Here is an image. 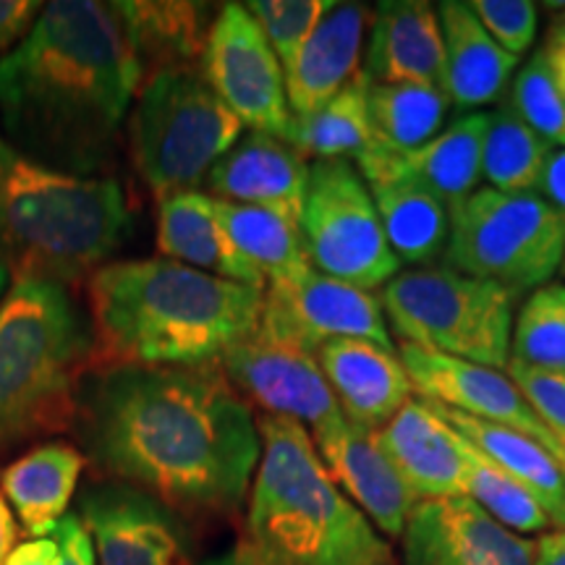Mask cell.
I'll return each mask as SVG.
<instances>
[{"label": "cell", "mask_w": 565, "mask_h": 565, "mask_svg": "<svg viewBox=\"0 0 565 565\" xmlns=\"http://www.w3.org/2000/svg\"><path fill=\"white\" fill-rule=\"evenodd\" d=\"M76 427L97 469L194 513L238 511L263 458L249 401L217 364H108L82 383Z\"/></svg>", "instance_id": "1"}, {"label": "cell", "mask_w": 565, "mask_h": 565, "mask_svg": "<svg viewBox=\"0 0 565 565\" xmlns=\"http://www.w3.org/2000/svg\"><path fill=\"white\" fill-rule=\"evenodd\" d=\"M141 84L113 3L55 0L0 58L3 139L40 166L92 179L116 158Z\"/></svg>", "instance_id": "2"}, {"label": "cell", "mask_w": 565, "mask_h": 565, "mask_svg": "<svg viewBox=\"0 0 565 565\" xmlns=\"http://www.w3.org/2000/svg\"><path fill=\"white\" fill-rule=\"evenodd\" d=\"M265 291L173 259L103 265L89 309L108 364H215L263 320Z\"/></svg>", "instance_id": "3"}, {"label": "cell", "mask_w": 565, "mask_h": 565, "mask_svg": "<svg viewBox=\"0 0 565 565\" xmlns=\"http://www.w3.org/2000/svg\"><path fill=\"white\" fill-rule=\"evenodd\" d=\"M263 458L252 484L246 542L259 565H401L391 542L324 469L312 435L286 416L257 422Z\"/></svg>", "instance_id": "4"}, {"label": "cell", "mask_w": 565, "mask_h": 565, "mask_svg": "<svg viewBox=\"0 0 565 565\" xmlns=\"http://www.w3.org/2000/svg\"><path fill=\"white\" fill-rule=\"evenodd\" d=\"M131 231L121 183L40 166L0 134V263L53 282L97 273Z\"/></svg>", "instance_id": "5"}, {"label": "cell", "mask_w": 565, "mask_h": 565, "mask_svg": "<svg viewBox=\"0 0 565 565\" xmlns=\"http://www.w3.org/2000/svg\"><path fill=\"white\" fill-rule=\"evenodd\" d=\"M95 333L66 286L13 278L0 301V450L76 419Z\"/></svg>", "instance_id": "6"}, {"label": "cell", "mask_w": 565, "mask_h": 565, "mask_svg": "<svg viewBox=\"0 0 565 565\" xmlns=\"http://www.w3.org/2000/svg\"><path fill=\"white\" fill-rule=\"evenodd\" d=\"M393 338L416 349L505 370L511 362L515 303L498 282L448 265L412 267L380 291Z\"/></svg>", "instance_id": "7"}, {"label": "cell", "mask_w": 565, "mask_h": 565, "mask_svg": "<svg viewBox=\"0 0 565 565\" xmlns=\"http://www.w3.org/2000/svg\"><path fill=\"white\" fill-rule=\"evenodd\" d=\"M242 134L244 124L212 92L202 68L160 71L137 95L129 121L131 160L162 200L207 181Z\"/></svg>", "instance_id": "8"}, {"label": "cell", "mask_w": 565, "mask_h": 565, "mask_svg": "<svg viewBox=\"0 0 565 565\" xmlns=\"http://www.w3.org/2000/svg\"><path fill=\"white\" fill-rule=\"evenodd\" d=\"M445 265L521 299L553 282L565 259V221L536 192L479 186L450 210Z\"/></svg>", "instance_id": "9"}, {"label": "cell", "mask_w": 565, "mask_h": 565, "mask_svg": "<svg viewBox=\"0 0 565 565\" xmlns=\"http://www.w3.org/2000/svg\"><path fill=\"white\" fill-rule=\"evenodd\" d=\"M299 231L309 263L330 278L377 291L401 273L377 204L353 160H317L309 166Z\"/></svg>", "instance_id": "10"}, {"label": "cell", "mask_w": 565, "mask_h": 565, "mask_svg": "<svg viewBox=\"0 0 565 565\" xmlns=\"http://www.w3.org/2000/svg\"><path fill=\"white\" fill-rule=\"evenodd\" d=\"M202 76L252 131L288 139L294 113L286 71L246 3H225L210 26Z\"/></svg>", "instance_id": "11"}, {"label": "cell", "mask_w": 565, "mask_h": 565, "mask_svg": "<svg viewBox=\"0 0 565 565\" xmlns=\"http://www.w3.org/2000/svg\"><path fill=\"white\" fill-rule=\"evenodd\" d=\"M259 328L312 353L341 338L398 349L387 328L380 296L322 275L315 267L265 288Z\"/></svg>", "instance_id": "12"}, {"label": "cell", "mask_w": 565, "mask_h": 565, "mask_svg": "<svg viewBox=\"0 0 565 565\" xmlns=\"http://www.w3.org/2000/svg\"><path fill=\"white\" fill-rule=\"evenodd\" d=\"M215 364L249 406L299 422L309 435L322 433L343 416L315 353L263 328L231 345Z\"/></svg>", "instance_id": "13"}, {"label": "cell", "mask_w": 565, "mask_h": 565, "mask_svg": "<svg viewBox=\"0 0 565 565\" xmlns=\"http://www.w3.org/2000/svg\"><path fill=\"white\" fill-rule=\"evenodd\" d=\"M398 353L419 398L471 416V419L500 424V427H511L515 433L534 437L563 463L561 443L536 419L532 406L526 404L505 370L443 356V353L416 349L408 343H398Z\"/></svg>", "instance_id": "14"}, {"label": "cell", "mask_w": 565, "mask_h": 565, "mask_svg": "<svg viewBox=\"0 0 565 565\" xmlns=\"http://www.w3.org/2000/svg\"><path fill=\"white\" fill-rule=\"evenodd\" d=\"M401 565H534V540L469 498L422 500L401 534Z\"/></svg>", "instance_id": "15"}, {"label": "cell", "mask_w": 565, "mask_h": 565, "mask_svg": "<svg viewBox=\"0 0 565 565\" xmlns=\"http://www.w3.org/2000/svg\"><path fill=\"white\" fill-rule=\"evenodd\" d=\"M79 519L97 565H192L179 519L137 487H92L79 503Z\"/></svg>", "instance_id": "16"}, {"label": "cell", "mask_w": 565, "mask_h": 565, "mask_svg": "<svg viewBox=\"0 0 565 565\" xmlns=\"http://www.w3.org/2000/svg\"><path fill=\"white\" fill-rule=\"evenodd\" d=\"M317 456L345 498L377 526L387 540H401L416 498L387 461L372 429L341 416L312 435Z\"/></svg>", "instance_id": "17"}, {"label": "cell", "mask_w": 565, "mask_h": 565, "mask_svg": "<svg viewBox=\"0 0 565 565\" xmlns=\"http://www.w3.org/2000/svg\"><path fill=\"white\" fill-rule=\"evenodd\" d=\"M315 356L345 419L372 433L383 429L416 395L398 349L341 338L324 343Z\"/></svg>", "instance_id": "18"}, {"label": "cell", "mask_w": 565, "mask_h": 565, "mask_svg": "<svg viewBox=\"0 0 565 565\" xmlns=\"http://www.w3.org/2000/svg\"><path fill=\"white\" fill-rule=\"evenodd\" d=\"M377 443L412 490L422 500L463 498L461 437L429 401L414 395L408 404L377 429Z\"/></svg>", "instance_id": "19"}, {"label": "cell", "mask_w": 565, "mask_h": 565, "mask_svg": "<svg viewBox=\"0 0 565 565\" xmlns=\"http://www.w3.org/2000/svg\"><path fill=\"white\" fill-rule=\"evenodd\" d=\"M309 183V162L286 139L252 131L207 175L210 196L263 207L299 223Z\"/></svg>", "instance_id": "20"}, {"label": "cell", "mask_w": 565, "mask_h": 565, "mask_svg": "<svg viewBox=\"0 0 565 565\" xmlns=\"http://www.w3.org/2000/svg\"><path fill=\"white\" fill-rule=\"evenodd\" d=\"M487 110L463 113L437 134L433 141L406 154L366 150L356 158L359 173H398L440 196L450 210L469 200L482 183L484 137L490 129Z\"/></svg>", "instance_id": "21"}, {"label": "cell", "mask_w": 565, "mask_h": 565, "mask_svg": "<svg viewBox=\"0 0 565 565\" xmlns=\"http://www.w3.org/2000/svg\"><path fill=\"white\" fill-rule=\"evenodd\" d=\"M370 84L443 87L445 40L437 6L427 0H391L374 9L364 51Z\"/></svg>", "instance_id": "22"}, {"label": "cell", "mask_w": 565, "mask_h": 565, "mask_svg": "<svg viewBox=\"0 0 565 565\" xmlns=\"http://www.w3.org/2000/svg\"><path fill=\"white\" fill-rule=\"evenodd\" d=\"M374 11L364 3H333L303 42L291 68L286 92L294 118H303L333 100L359 74Z\"/></svg>", "instance_id": "23"}, {"label": "cell", "mask_w": 565, "mask_h": 565, "mask_svg": "<svg viewBox=\"0 0 565 565\" xmlns=\"http://www.w3.org/2000/svg\"><path fill=\"white\" fill-rule=\"evenodd\" d=\"M158 249L173 263L265 291L267 282L231 244L215 210V196L189 189L160 200Z\"/></svg>", "instance_id": "24"}, {"label": "cell", "mask_w": 565, "mask_h": 565, "mask_svg": "<svg viewBox=\"0 0 565 565\" xmlns=\"http://www.w3.org/2000/svg\"><path fill=\"white\" fill-rule=\"evenodd\" d=\"M445 40L443 89L458 110H477L500 100L519 71V58L494 42L461 0L437 6Z\"/></svg>", "instance_id": "25"}, {"label": "cell", "mask_w": 565, "mask_h": 565, "mask_svg": "<svg viewBox=\"0 0 565 565\" xmlns=\"http://www.w3.org/2000/svg\"><path fill=\"white\" fill-rule=\"evenodd\" d=\"M121 17L134 53L145 76L160 71L202 68L210 26L215 17L204 3H175V0H126L113 3Z\"/></svg>", "instance_id": "26"}, {"label": "cell", "mask_w": 565, "mask_h": 565, "mask_svg": "<svg viewBox=\"0 0 565 565\" xmlns=\"http://www.w3.org/2000/svg\"><path fill=\"white\" fill-rule=\"evenodd\" d=\"M82 466L84 458L74 445L45 443L0 471V492L26 534L34 540L51 536L66 519Z\"/></svg>", "instance_id": "27"}, {"label": "cell", "mask_w": 565, "mask_h": 565, "mask_svg": "<svg viewBox=\"0 0 565 565\" xmlns=\"http://www.w3.org/2000/svg\"><path fill=\"white\" fill-rule=\"evenodd\" d=\"M380 223L401 265L427 267L450 238V207L427 186L398 173H366Z\"/></svg>", "instance_id": "28"}, {"label": "cell", "mask_w": 565, "mask_h": 565, "mask_svg": "<svg viewBox=\"0 0 565 565\" xmlns=\"http://www.w3.org/2000/svg\"><path fill=\"white\" fill-rule=\"evenodd\" d=\"M435 406V412L443 416L466 443L475 445L479 454H484L492 463L508 471L513 479H519L526 490L534 492V498L545 505L550 519H557L565 500V466L555 454H550L542 443L524 433H515L511 427H500L482 419H471L450 408Z\"/></svg>", "instance_id": "29"}, {"label": "cell", "mask_w": 565, "mask_h": 565, "mask_svg": "<svg viewBox=\"0 0 565 565\" xmlns=\"http://www.w3.org/2000/svg\"><path fill=\"white\" fill-rule=\"evenodd\" d=\"M370 126L374 150L406 154L445 129L454 105L443 87L429 84H370Z\"/></svg>", "instance_id": "30"}, {"label": "cell", "mask_w": 565, "mask_h": 565, "mask_svg": "<svg viewBox=\"0 0 565 565\" xmlns=\"http://www.w3.org/2000/svg\"><path fill=\"white\" fill-rule=\"evenodd\" d=\"M215 210L231 244L263 275L267 286L291 280L312 267L303 249L299 223L288 221L278 212L223 200H215Z\"/></svg>", "instance_id": "31"}, {"label": "cell", "mask_w": 565, "mask_h": 565, "mask_svg": "<svg viewBox=\"0 0 565 565\" xmlns=\"http://www.w3.org/2000/svg\"><path fill=\"white\" fill-rule=\"evenodd\" d=\"M370 79L359 71L333 100L303 118H294L288 145L303 158L317 160H356L372 145L370 126Z\"/></svg>", "instance_id": "32"}, {"label": "cell", "mask_w": 565, "mask_h": 565, "mask_svg": "<svg viewBox=\"0 0 565 565\" xmlns=\"http://www.w3.org/2000/svg\"><path fill=\"white\" fill-rule=\"evenodd\" d=\"M555 147L534 134L511 108L492 110L484 137L482 181L498 192H534Z\"/></svg>", "instance_id": "33"}, {"label": "cell", "mask_w": 565, "mask_h": 565, "mask_svg": "<svg viewBox=\"0 0 565 565\" xmlns=\"http://www.w3.org/2000/svg\"><path fill=\"white\" fill-rule=\"evenodd\" d=\"M461 437V435H458ZM463 445V498L475 500L484 513L494 521L511 529L515 534L545 532L550 526V513L545 505L526 490L519 479L492 463L484 454H479L475 445L461 437Z\"/></svg>", "instance_id": "34"}, {"label": "cell", "mask_w": 565, "mask_h": 565, "mask_svg": "<svg viewBox=\"0 0 565 565\" xmlns=\"http://www.w3.org/2000/svg\"><path fill=\"white\" fill-rule=\"evenodd\" d=\"M511 362L565 370V282H547L521 301L511 333Z\"/></svg>", "instance_id": "35"}, {"label": "cell", "mask_w": 565, "mask_h": 565, "mask_svg": "<svg viewBox=\"0 0 565 565\" xmlns=\"http://www.w3.org/2000/svg\"><path fill=\"white\" fill-rule=\"evenodd\" d=\"M508 108L547 145L565 147V92L542 53H534L515 71Z\"/></svg>", "instance_id": "36"}, {"label": "cell", "mask_w": 565, "mask_h": 565, "mask_svg": "<svg viewBox=\"0 0 565 565\" xmlns=\"http://www.w3.org/2000/svg\"><path fill=\"white\" fill-rule=\"evenodd\" d=\"M330 6V0H252L246 9L265 32L282 71H288Z\"/></svg>", "instance_id": "37"}, {"label": "cell", "mask_w": 565, "mask_h": 565, "mask_svg": "<svg viewBox=\"0 0 565 565\" xmlns=\"http://www.w3.org/2000/svg\"><path fill=\"white\" fill-rule=\"evenodd\" d=\"M466 6L484 32L513 58L521 61V55L532 51L540 30V11L532 0H471Z\"/></svg>", "instance_id": "38"}, {"label": "cell", "mask_w": 565, "mask_h": 565, "mask_svg": "<svg viewBox=\"0 0 565 565\" xmlns=\"http://www.w3.org/2000/svg\"><path fill=\"white\" fill-rule=\"evenodd\" d=\"M508 377L513 380L526 404L532 406L555 440L565 445V370H536L519 362H508Z\"/></svg>", "instance_id": "39"}, {"label": "cell", "mask_w": 565, "mask_h": 565, "mask_svg": "<svg viewBox=\"0 0 565 565\" xmlns=\"http://www.w3.org/2000/svg\"><path fill=\"white\" fill-rule=\"evenodd\" d=\"M58 542V565H97L95 547L79 515H66L51 534Z\"/></svg>", "instance_id": "40"}, {"label": "cell", "mask_w": 565, "mask_h": 565, "mask_svg": "<svg viewBox=\"0 0 565 565\" xmlns=\"http://www.w3.org/2000/svg\"><path fill=\"white\" fill-rule=\"evenodd\" d=\"M40 13L38 0H0V55L26 38Z\"/></svg>", "instance_id": "41"}, {"label": "cell", "mask_w": 565, "mask_h": 565, "mask_svg": "<svg viewBox=\"0 0 565 565\" xmlns=\"http://www.w3.org/2000/svg\"><path fill=\"white\" fill-rule=\"evenodd\" d=\"M536 194L565 221V147H555L536 181Z\"/></svg>", "instance_id": "42"}, {"label": "cell", "mask_w": 565, "mask_h": 565, "mask_svg": "<svg viewBox=\"0 0 565 565\" xmlns=\"http://www.w3.org/2000/svg\"><path fill=\"white\" fill-rule=\"evenodd\" d=\"M545 9H555L550 13V26H547V38L545 45L540 47L542 58L547 61L550 71L561 84V89L565 92V3H547Z\"/></svg>", "instance_id": "43"}, {"label": "cell", "mask_w": 565, "mask_h": 565, "mask_svg": "<svg viewBox=\"0 0 565 565\" xmlns=\"http://www.w3.org/2000/svg\"><path fill=\"white\" fill-rule=\"evenodd\" d=\"M58 542L53 536H42V540L21 542V545L13 547L6 565H58Z\"/></svg>", "instance_id": "44"}, {"label": "cell", "mask_w": 565, "mask_h": 565, "mask_svg": "<svg viewBox=\"0 0 565 565\" xmlns=\"http://www.w3.org/2000/svg\"><path fill=\"white\" fill-rule=\"evenodd\" d=\"M534 565H565V532H550L534 540Z\"/></svg>", "instance_id": "45"}, {"label": "cell", "mask_w": 565, "mask_h": 565, "mask_svg": "<svg viewBox=\"0 0 565 565\" xmlns=\"http://www.w3.org/2000/svg\"><path fill=\"white\" fill-rule=\"evenodd\" d=\"M17 540H19L17 519H13L11 505L6 503L3 492H0V565H6V561H9L13 547H17Z\"/></svg>", "instance_id": "46"}, {"label": "cell", "mask_w": 565, "mask_h": 565, "mask_svg": "<svg viewBox=\"0 0 565 565\" xmlns=\"http://www.w3.org/2000/svg\"><path fill=\"white\" fill-rule=\"evenodd\" d=\"M202 565H259V563L254 561V555L249 553V547L238 545L236 550H231V553L212 557V561H204Z\"/></svg>", "instance_id": "47"}, {"label": "cell", "mask_w": 565, "mask_h": 565, "mask_svg": "<svg viewBox=\"0 0 565 565\" xmlns=\"http://www.w3.org/2000/svg\"><path fill=\"white\" fill-rule=\"evenodd\" d=\"M6 278H9V267H6L3 263H0V291H3V282Z\"/></svg>", "instance_id": "48"}, {"label": "cell", "mask_w": 565, "mask_h": 565, "mask_svg": "<svg viewBox=\"0 0 565 565\" xmlns=\"http://www.w3.org/2000/svg\"><path fill=\"white\" fill-rule=\"evenodd\" d=\"M555 524H561V529H563V532H565V500H563V508H561V513H557Z\"/></svg>", "instance_id": "49"}, {"label": "cell", "mask_w": 565, "mask_h": 565, "mask_svg": "<svg viewBox=\"0 0 565 565\" xmlns=\"http://www.w3.org/2000/svg\"><path fill=\"white\" fill-rule=\"evenodd\" d=\"M563 466H565V445H563Z\"/></svg>", "instance_id": "50"}, {"label": "cell", "mask_w": 565, "mask_h": 565, "mask_svg": "<svg viewBox=\"0 0 565 565\" xmlns=\"http://www.w3.org/2000/svg\"><path fill=\"white\" fill-rule=\"evenodd\" d=\"M561 273H565V259H563V270Z\"/></svg>", "instance_id": "51"}]
</instances>
